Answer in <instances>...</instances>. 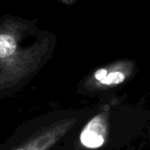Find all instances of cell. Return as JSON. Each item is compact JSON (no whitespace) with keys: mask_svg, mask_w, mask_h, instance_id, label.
Wrapping results in <instances>:
<instances>
[{"mask_svg":"<svg viewBox=\"0 0 150 150\" xmlns=\"http://www.w3.org/2000/svg\"><path fill=\"white\" fill-rule=\"evenodd\" d=\"M149 120L145 106L110 93L52 150H123L142 137Z\"/></svg>","mask_w":150,"mask_h":150,"instance_id":"7a4b0ae2","label":"cell"},{"mask_svg":"<svg viewBox=\"0 0 150 150\" xmlns=\"http://www.w3.org/2000/svg\"><path fill=\"white\" fill-rule=\"evenodd\" d=\"M57 43L56 34L40 28L37 19L0 18V99L23 91L50 61Z\"/></svg>","mask_w":150,"mask_h":150,"instance_id":"6da1fadb","label":"cell"},{"mask_svg":"<svg viewBox=\"0 0 150 150\" xmlns=\"http://www.w3.org/2000/svg\"><path fill=\"white\" fill-rule=\"evenodd\" d=\"M95 107L56 109L28 119L0 145V150H52Z\"/></svg>","mask_w":150,"mask_h":150,"instance_id":"3957f363","label":"cell"},{"mask_svg":"<svg viewBox=\"0 0 150 150\" xmlns=\"http://www.w3.org/2000/svg\"><path fill=\"white\" fill-rule=\"evenodd\" d=\"M137 72V62L133 59L114 60L82 77L76 86V94L84 97H102L114 93L133 79Z\"/></svg>","mask_w":150,"mask_h":150,"instance_id":"277c9868","label":"cell"},{"mask_svg":"<svg viewBox=\"0 0 150 150\" xmlns=\"http://www.w3.org/2000/svg\"><path fill=\"white\" fill-rule=\"evenodd\" d=\"M54 1H58V2H61L66 5H72V4H74L75 2H77L78 0H54Z\"/></svg>","mask_w":150,"mask_h":150,"instance_id":"5b68a950","label":"cell"},{"mask_svg":"<svg viewBox=\"0 0 150 150\" xmlns=\"http://www.w3.org/2000/svg\"><path fill=\"white\" fill-rule=\"evenodd\" d=\"M136 148H137V146H136L135 144H133V145L129 146V147H127L125 149H123V150H136Z\"/></svg>","mask_w":150,"mask_h":150,"instance_id":"8992f818","label":"cell"}]
</instances>
